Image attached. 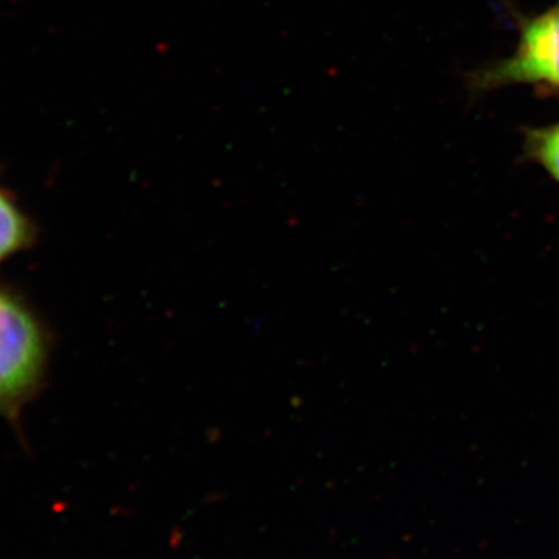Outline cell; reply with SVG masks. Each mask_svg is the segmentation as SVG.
<instances>
[{
	"label": "cell",
	"instance_id": "obj_4",
	"mask_svg": "<svg viewBox=\"0 0 559 559\" xmlns=\"http://www.w3.org/2000/svg\"><path fill=\"white\" fill-rule=\"evenodd\" d=\"M524 156L559 183V121L547 127L525 128Z\"/></svg>",
	"mask_w": 559,
	"mask_h": 559
},
{
	"label": "cell",
	"instance_id": "obj_3",
	"mask_svg": "<svg viewBox=\"0 0 559 559\" xmlns=\"http://www.w3.org/2000/svg\"><path fill=\"white\" fill-rule=\"evenodd\" d=\"M35 226L10 193L0 189V264L35 241Z\"/></svg>",
	"mask_w": 559,
	"mask_h": 559
},
{
	"label": "cell",
	"instance_id": "obj_2",
	"mask_svg": "<svg viewBox=\"0 0 559 559\" xmlns=\"http://www.w3.org/2000/svg\"><path fill=\"white\" fill-rule=\"evenodd\" d=\"M520 38L506 60L469 76L477 94L502 87L530 86L544 94H559V0L543 13L520 21Z\"/></svg>",
	"mask_w": 559,
	"mask_h": 559
},
{
	"label": "cell",
	"instance_id": "obj_1",
	"mask_svg": "<svg viewBox=\"0 0 559 559\" xmlns=\"http://www.w3.org/2000/svg\"><path fill=\"white\" fill-rule=\"evenodd\" d=\"M49 360V340L21 297L0 288V415L14 418L38 393Z\"/></svg>",
	"mask_w": 559,
	"mask_h": 559
}]
</instances>
